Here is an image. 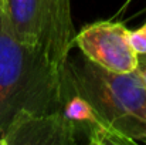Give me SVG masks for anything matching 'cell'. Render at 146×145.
Masks as SVG:
<instances>
[{"label":"cell","instance_id":"obj_9","mask_svg":"<svg viewBox=\"0 0 146 145\" xmlns=\"http://www.w3.org/2000/svg\"><path fill=\"white\" fill-rule=\"evenodd\" d=\"M87 145H101V144H99L98 137L95 135V132H91V134L88 135V144H87Z\"/></svg>","mask_w":146,"mask_h":145},{"label":"cell","instance_id":"obj_7","mask_svg":"<svg viewBox=\"0 0 146 145\" xmlns=\"http://www.w3.org/2000/svg\"><path fill=\"white\" fill-rule=\"evenodd\" d=\"M129 43L138 55L146 54V23L136 30H129Z\"/></svg>","mask_w":146,"mask_h":145},{"label":"cell","instance_id":"obj_11","mask_svg":"<svg viewBox=\"0 0 146 145\" xmlns=\"http://www.w3.org/2000/svg\"><path fill=\"white\" fill-rule=\"evenodd\" d=\"M0 4H1V0H0Z\"/></svg>","mask_w":146,"mask_h":145},{"label":"cell","instance_id":"obj_2","mask_svg":"<svg viewBox=\"0 0 146 145\" xmlns=\"http://www.w3.org/2000/svg\"><path fill=\"white\" fill-rule=\"evenodd\" d=\"M70 88L88 102L99 122L123 137L146 141V86L132 73H112L84 54L65 63Z\"/></svg>","mask_w":146,"mask_h":145},{"label":"cell","instance_id":"obj_3","mask_svg":"<svg viewBox=\"0 0 146 145\" xmlns=\"http://www.w3.org/2000/svg\"><path fill=\"white\" fill-rule=\"evenodd\" d=\"M0 10L21 43L44 48L58 63H67L77 34L70 0H1Z\"/></svg>","mask_w":146,"mask_h":145},{"label":"cell","instance_id":"obj_1","mask_svg":"<svg viewBox=\"0 0 146 145\" xmlns=\"http://www.w3.org/2000/svg\"><path fill=\"white\" fill-rule=\"evenodd\" d=\"M70 91L65 64L21 43L0 10V135L20 112H62Z\"/></svg>","mask_w":146,"mask_h":145},{"label":"cell","instance_id":"obj_12","mask_svg":"<svg viewBox=\"0 0 146 145\" xmlns=\"http://www.w3.org/2000/svg\"><path fill=\"white\" fill-rule=\"evenodd\" d=\"M145 144H146V141H145Z\"/></svg>","mask_w":146,"mask_h":145},{"label":"cell","instance_id":"obj_6","mask_svg":"<svg viewBox=\"0 0 146 145\" xmlns=\"http://www.w3.org/2000/svg\"><path fill=\"white\" fill-rule=\"evenodd\" d=\"M92 132H95V135L99 140L101 145H142L135 140H131L128 137H123L121 134H116L105 127H98L97 130H94Z\"/></svg>","mask_w":146,"mask_h":145},{"label":"cell","instance_id":"obj_4","mask_svg":"<svg viewBox=\"0 0 146 145\" xmlns=\"http://www.w3.org/2000/svg\"><path fill=\"white\" fill-rule=\"evenodd\" d=\"M74 46L102 68L112 73H132L138 54L129 43V30L118 21H97L81 29L74 37Z\"/></svg>","mask_w":146,"mask_h":145},{"label":"cell","instance_id":"obj_8","mask_svg":"<svg viewBox=\"0 0 146 145\" xmlns=\"http://www.w3.org/2000/svg\"><path fill=\"white\" fill-rule=\"evenodd\" d=\"M135 73L138 74V77L142 80V83L146 86V54L138 55V63H136Z\"/></svg>","mask_w":146,"mask_h":145},{"label":"cell","instance_id":"obj_10","mask_svg":"<svg viewBox=\"0 0 146 145\" xmlns=\"http://www.w3.org/2000/svg\"><path fill=\"white\" fill-rule=\"evenodd\" d=\"M0 145H4V140H3V137L0 135Z\"/></svg>","mask_w":146,"mask_h":145},{"label":"cell","instance_id":"obj_5","mask_svg":"<svg viewBox=\"0 0 146 145\" xmlns=\"http://www.w3.org/2000/svg\"><path fill=\"white\" fill-rule=\"evenodd\" d=\"M77 130L62 112H20L3 134L4 145H77Z\"/></svg>","mask_w":146,"mask_h":145}]
</instances>
